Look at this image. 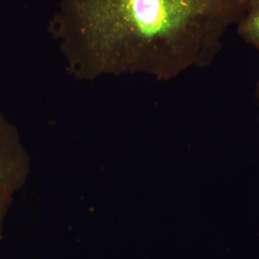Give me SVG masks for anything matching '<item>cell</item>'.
I'll return each instance as SVG.
<instances>
[{
	"label": "cell",
	"instance_id": "3",
	"mask_svg": "<svg viewBox=\"0 0 259 259\" xmlns=\"http://www.w3.org/2000/svg\"><path fill=\"white\" fill-rule=\"evenodd\" d=\"M255 95H256L257 98H258L259 100V80L258 82H257L256 89H255Z\"/></svg>",
	"mask_w": 259,
	"mask_h": 259
},
{
	"label": "cell",
	"instance_id": "2",
	"mask_svg": "<svg viewBox=\"0 0 259 259\" xmlns=\"http://www.w3.org/2000/svg\"><path fill=\"white\" fill-rule=\"evenodd\" d=\"M237 25L240 36L259 51V0L250 1L246 13Z\"/></svg>",
	"mask_w": 259,
	"mask_h": 259
},
{
	"label": "cell",
	"instance_id": "1",
	"mask_svg": "<svg viewBox=\"0 0 259 259\" xmlns=\"http://www.w3.org/2000/svg\"><path fill=\"white\" fill-rule=\"evenodd\" d=\"M251 0H62L56 23L82 38L102 71L166 81L207 67Z\"/></svg>",
	"mask_w": 259,
	"mask_h": 259
}]
</instances>
